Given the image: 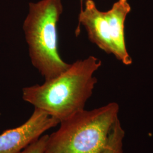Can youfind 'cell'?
<instances>
[{
	"label": "cell",
	"instance_id": "52a82bcc",
	"mask_svg": "<svg viewBox=\"0 0 153 153\" xmlns=\"http://www.w3.org/2000/svg\"><path fill=\"white\" fill-rule=\"evenodd\" d=\"M49 135H44L30 143L21 153H44Z\"/></svg>",
	"mask_w": 153,
	"mask_h": 153
},
{
	"label": "cell",
	"instance_id": "3957f363",
	"mask_svg": "<svg viewBox=\"0 0 153 153\" xmlns=\"http://www.w3.org/2000/svg\"><path fill=\"white\" fill-rule=\"evenodd\" d=\"M119 111V104L112 102L61 121L59 129L49 135L44 153H100Z\"/></svg>",
	"mask_w": 153,
	"mask_h": 153
},
{
	"label": "cell",
	"instance_id": "6da1fadb",
	"mask_svg": "<svg viewBox=\"0 0 153 153\" xmlns=\"http://www.w3.org/2000/svg\"><path fill=\"white\" fill-rule=\"evenodd\" d=\"M101 66L102 61L93 56L76 61L54 78L23 88V99L60 123L85 109L98 82L94 74Z\"/></svg>",
	"mask_w": 153,
	"mask_h": 153
},
{
	"label": "cell",
	"instance_id": "8992f818",
	"mask_svg": "<svg viewBox=\"0 0 153 153\" xmlns=\"http://www.w3.org/2000/svg\"><path fill=\"white\" fill-rule=\"evenodd\" d=\"M125 131L119 119H116L109 131L106 145L100 153H123V140Z\"/></svg>",
	"mask_w": 153,
	"mask_h": 153
},
{
	"label": "cell",
	"instance_id": "ba28073f",
	"mask_svg": "<svg viewBox=\"0 0 153 153\" xmlns=\"http://www.w3.org/2000/svg\"><path fill=\"white\" fill-rule=\"evenodd\" d=\"M83 0H80V2H81V8H82L83 7Z\"/></svg>",
	"mask_w": 153,
	"mask_h": 153
},
{
	"label": "cell",
	"instance_id": "7a4b0ae2",
	"mask_svg": "<svg viewBox=\"0 0 153 153\" xmlns=\"http://www.w3.org/2000/svg\"><path fill=\"white\" fill-rule=\"evenodd\" d=\"M63 11L62 0L30 2L23 30L33 65L45 81L67 70L71 64L59 54L57 25Z\"/></svg>",
	"mask_w": 153,
	"mask_h": 153
},
{
	"label": "cell",
	"instance_id": "277c9868",
	"mask_svg": "<svg viewBox=\"0 0 153 153\" xmlns=\"http://www.w3.org/2000/svg\"><path fill=\"white\" fill-rule=\"evenodd\" d=\"M131 11V6L128 0H118L108 11H103L99 47L126 66L133 62L126 48L125 37V22Z\"/></svg>",
	"mask_w": 153,
	"mask_h": 153
},
{
	"label": "cell",
	"instance_id": "5b68a950",
	"mask_svg": "<svg viewBox=\"0 0 153 153\" xmlns=\"http://www.w3.org/2000/svg\"><path fill=\"white\" fill-rule=\"evenodd\" d=\"M59 123L43 111L35 108L24 124L0 134V153H21L44 132Z\"/></svg>",
	"mask_w": 153,
	"mask_h": 153
}]
</instances>
